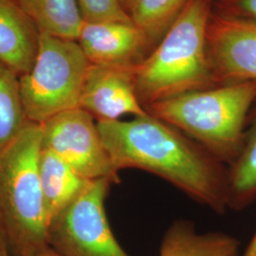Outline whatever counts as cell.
Masks as SVG:
<instances>
[{
	"instance_id": "9a60e30c",
	"label": "cell",
	"mask_w": 256,
	"mask_h": 256,
	"mask_svg": "<svg viewBox=\"0 0 256 256\" xmlns=\"http://www.w3.org/2000/svg\"><path fill=\"white\" fill-rule=\"evenodd\" d=\"M256 200V102L250 112L244 146L229 166V209L243 210Z\"/></svg>"
},
{
	"instance_id": "ba28073f",
	"label": "cell",
	"mask_w": 256,
	"mask_h": 256,
	"mask_svg": "<svg viewBox=\"0 0 256 256\" xmlns=\"http://www.w3.org/2000/svg\"><path fill=\"white\" fill-rule=\"evenodd\" d=\"M135 68L90 64L82 82L80 108L97 122L147 115L138 98Z\"/></svg>"
},
{
	"instance_id": "8992f818",
	"label": "cell",
	"mask_w": 256,
	"mask_h": 256,
	"mask_svg": "<svg viewBox=\"0 0 256 256\" xmlns=\"http://www.w3.org/2000/svg\"><path fill=\"white\" fill-rule=\"evenodd\" d=\"M113 183L97 180L48 224V247L62 256H130L110 228L104 202Z\"/></svg>"
},
{
	"instance_id": "e0dca14e",
	"label": "cell",
	"mask_w": 256,
	"mask_h": 256,
	"mask_svg": "<svg viewBox=\"0 0 256 256\" xmlns=\"http://www.w3.org/2000/svg\"><path fill=\"white\" fill-rule=\"evenodd\" d=\"M189 0H136L130 10L133 23L147 39L156 40L167 32Z\"/></svg>"
},
{
	"instance_id": "44dd1931",
	"label": "cell",
	"mask_w": 256,
	"mask_h": 256,
	"mask_svg": "<svg viewBox=\"0 0 256 256\" xmlns=\"http://www.w3.org/2000/svg\"><path fill=\"white\" fill-rule=\"evenodd\" d=\"M242 256H256V232Z\"/></svg>"
},
{
	"instance_id": "5b68a950",
	"label": "cell",
	"mask_w": 256,
	"mask_h": 256,
	"mask_svg": "<svg viewBox=\"0 0 256 256\" xmlns=\"http://www.w3.org/2000/svg\"><path fill=\"white\" fill-rule=\"evenodd\" d=\"M90 64L77 41L39 34L34 63L19 77L28 120L42 124L61 112L80 108Z\"/></svg>"
},
{
	"instance_id": "52a82bcc",
	"label": "cell",
	"mask_w": 256,
	"mask_h": 256,
	"mask_svg": "<svg viewBox=\"0 0 256 256\" xmlns=\"http://www.w3.org/2000/svg\"><path fill=\"white\" fill-rule=\"evenodd\" d=\"M42 147L61 158L88 182L119 183V172L104 146L97 122L81 108L66 110L42 124Z\"/></svg>"
},
{
	"instance_id": "30bf717a",
	"label": "cell",
	"mask_w": 256,
	"mask_h": 256,
	"mask_svg": "<svg viewBox=\"0 0 256 256\" xmlns=\"http://www.w3.org/2000/svg\"><path fill=\"white\" fill-rule=\"evenodd\" d=\"M147 40L134 23L84 22L77 42L90 64L136 68Z\"/></svg>"
},
{
	"instance_id": "6da1fadb",
	"label": "cell",
	"mask_w": 256,
	"mask_h": 256,
	"mask_svg": "<svg viewBox=\"0 0 256 256\" xmlns=\"http://www.w3.org/2000/svg\"><path fill=\"white\" fill-rule=\"evenodd\" d=\"M97 126L118 172L144 170L218 214L229 209V166L178 128L149 113Z\"/></svg>"
},
{
	"instance_id": "ffe728a7",
	"label": "cell",
	"mask_w": 256,
	"mask_h": 256,
	"mask_svg": "<svg viewBox=\"0 0 256 256\" xmlns=\"http://www.w3.org/2000/svg\"><path fill=\"white\" fill-rule=\"evenodd\" d=\"M0 256H12L6 234L0 223Z\"/></svg>"
},
{
	"instance_id": "2e32d148",
	"label": "cell",
	"mask_w": 256,
	"mask_h": 256,
	"mask_svg": "<svg viewBox=\"0 0 256 256\" xmlns=\"http://www.w3.org/2000/svg\"><path fill=\"white\" fill-rule=\"evenodd\" d=\"M27 122L19 77L0 64V149L18 135Z\"/></svg>"
},
{
	"instance_id": "3957f363",
	"label": "cell",
	"mask_w": 256,
	"mask_h": 256,
	"mask_svg": "<svg viewBox=\"0 0 256 256\" xmlns=\"http://www.w3.org/2000/svg\"><path fill=\"white\" fill-rule=\"evenodd\" d=\"M209 7L189 0L155 52L135 68L136 90L146 108L182 95L218 86L206 55Z\"/></svg>"
},
{
	"instance_id": "5bb4252c",
	"label": "cell",
	"mask_w": 256,
	"mask_h": 256,
	"mask_svg": "<svg viewBox=\"0 0 256 256\" xmlns=\"http://www.w3.org/2000/svg\"><path fill=\"white\" fill-rule=\"evenodd\" d=\"M14 1L39 34L77 41L84 23L77 0Z\"/></svg>"
},
{
	"instance_id": "ac0fdd59",
	"label": "cell",
	"mask_w": 256,
	"mask_h": 256,
	"mask_svg": "<svg viewBox=\"0 0 256 256\" xmlns=\"http://www.w3.org/2000/svg\"><path fill=\"white\" fill-rule=\"evenodd\" d=\"M84 22L133 23L120 0H77Z\"/></svg>"
},
{
	"instance_id": "9c48e42d",
	"label": "cell",
	"mask_w": 256,
	"mask_h": 256,
	"mask_svg": "<svg viewBox=\"0 0 256 256\" xmlns=\"http://www.w3.org/2000/svg\"><path fill=\"white\" fill-rule=\"evenodd\" d=\"M210 30L212 68L218 84L256 82V21L220 18Z\"/></svg>"
},
{
	"instance_id": "7402d4cb",
	"label": "cell",
	"mask_w": 256,
	"mask_h": 256,
	"mask_svg": "<svg viewBox=\"0 0 256 256\" xmlns=\"http://www.w3.org/2000/svg\"><path fill=\"white\" fill-rule=\"evenodd\" d=\"M32 256H62L59 254H57L54 250H52L50 247H46L43 250H41L40 252H38L36 254H34Z\"/></svg>"
},
{
	"instance_id": "603a6c76",
	"label": "cell",
	"mask_w": 256,
	"mask_h": 256,
	"mask_svg": "<svg viewBox=\"0 0 256 256\" xmlns=\"http://www.w3.org/2000/svg\"><path fill=\"white\" fill-rule=\"evenodd\" d=\"M135 1H136V0H120V2H122V4L124 8L126 9V10L128 12V14L130 12V10L132 8V6L134 5Z\"/></svg>"
},
{
	"instance_id": "4fadbf2b",
	"label": "cell",
	"mask_w": 256,
	"mask_h": 256,
	"mask_svg": "<svg viewBox=\"0 0 256 256\" xmlns=\"http://www.w3.org/2000/svg\"><path fill=\"white\" fill-rule=\"evenodd\" d=\"M39 178L48 224L72 203L88 182L61 158L43 147L39 156Z\"/></svg>"
},
{
	"instance_id": "7c38bea8",
	"label": "cell",
	"mask_w": 256,
	"mask_h": 256,
	"mask_svg": "<svg viewBox=\"0 0 256 256\" xmlns=\"http://www.w3.org/2000/svg\"><path fill=\"white\" fill-rule=\"evenodd\" d=\"M240 242L228 234H200L190 220H176L166 230L158 256H239Z\"/></svg>"
},
{
	"instance_id": "8fae6325",
	"label": "cell",
	"mask_w": 256,
	"mask_h": 256,
	"mask_svg": "<svg viewBox=\"0 0 256 256\" xmlns=\"http://www.w3.org/2000/svg\"><path fill=\"white\" fill-rule=\"evenodd\" d=\"M39 32L14 0H0V64L18 77L34 63Z\"/></svg>"
},
{
	"instance_id": "7a4b0ae2",
	"label": "cell",
	"mask_w": 256,
	"mask_h": 256,
	"mask_svg": "<svg viewBox=\"0 0 256 256\" xmlns=\"http://www.w3.org/2000/svg\"><path fill=\"white\" fill-rule=\"evenodd\" d=\"M256 102V82H229L158 102L146 110L230 166L242 151Z\"/></svg>"
},
{
	"instance_id": "277c9868",
	"label": "cell",
	"mask_w": 256,
	"mask_h": 256,
	"mask_svg": "<svg viewBox=\"0 0 256 256\" xmlns=\"http://www.w3.org/2000/svg\"><path fill=\"white\" fill-rule=\"evenodd\" d=\"M42 124L28 120L0 149V223L12 256H32L48 247V222L39 178Z\"/></svg>"
},
{
	"instance_id": "d6986e66",
	"label": "cell",
	"mask_w": 256,
	"mask_h": 256,
	"mask_svg": "<svg viewBox=\"0 0 256 256\" xmlns=\"http://www.w3.org/2000/svg\"><path fill=\"white\" fill-rule=\"evenodd\" d=\"M238 6L248 19L256 21V0H238Z\"/></svg>"
}]
</instances>
